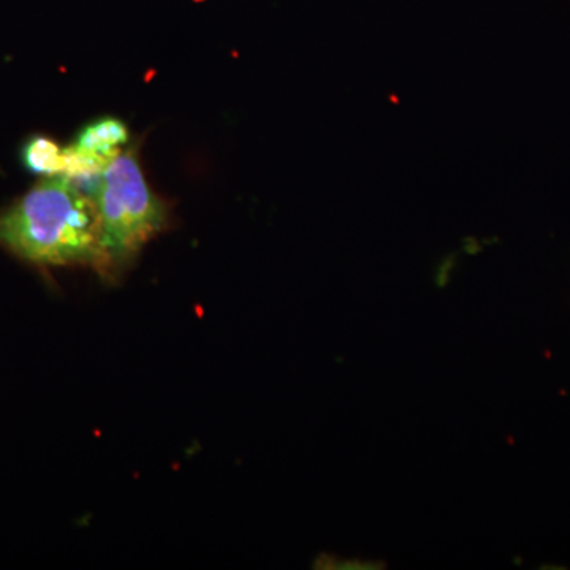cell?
I'll return each instance as SVG.
<instances>
[{
	"mask_svg": "<svg viewBox=\"0 0 570 570\" xmlns=\"http://www.w3.org/2000/svg\"><path fill=\"white\" fill-rule=\"evenodd\" d=\"M107 257V279L121 275L138 253L165 230L167 206L153 193L134 151H121L104 171L97 197Z\"/></svg>",
	"mask_w": 570,
	"mask_h": 570,
	"instance_id": "obj_2",
	"label": "cell"
},
{
	"mask_svg": "<svg viewBox=\"0 0 570 570\" xmlns=\"http://www.w3.org/2000/svg\"><path fill=\"white\" fill-rule=\"evenodd\" d=\"M0 246L40 266H91L107 277L96 202L66 176H48L0 214Z\"/></svg>",
	"mask_w": 570,
	"mask_h": 570,
	"instance_id": "obj_1",
	"label": "cell"
},
{
	"mask_svg": "<svg viewBox=\"0 0 570 570\" xmlns=\"http://www.w3.org/2000/svg\"><path fill=\"white\" fill-rule=\"evenodd\" d=\"M129 140V130L121 119L102 118L86 126L75 140V148L111 163L119 148Z\"/></svg>",
	"mask_w": 570,
	"mask_h": 570,
	"instance_id": "obj_3",
	"label": "cell"
},
{
	"mask_svg": "<svg viewBox=\"0 0 570 570\" xmlns=\"http://www.w3.org/2000/svg\"><path fill=\"white\" fill-rule=\"evenodd\" d=\"M22 163L33 174L61 176L63 149L51 138L36 137L22 149Z\"/></svg>",
	"mask_w": 570,
	"mask_h": 570,
	"instance_id": "obj_4",
	"label": "cell"
}]
</instances>
